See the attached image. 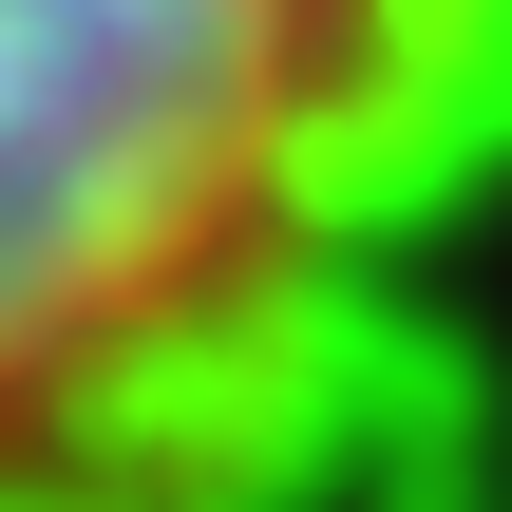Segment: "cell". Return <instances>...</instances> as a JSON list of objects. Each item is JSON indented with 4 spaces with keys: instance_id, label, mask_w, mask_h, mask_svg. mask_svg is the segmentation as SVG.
Wrapping results in <instances>:
<instances>
[{
    "instance_id": "cell-1",
    "label": "cell",
    "mask_w": 512,
    "mask_h": 512,
    "mask_svg": "<svg viewBox=\"0 0 512 512\" xmlns=\"http://www.w3.org/2000/svg\"><path fill=\"white\" fill-rule=\"evenodd\" d=\"M399 38L418 0H0V512L285 304Z\"/></svg>"
}]
</instances>
